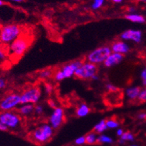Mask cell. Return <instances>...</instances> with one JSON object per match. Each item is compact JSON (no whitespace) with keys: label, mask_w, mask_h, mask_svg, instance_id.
Wrapping results in <instances>:
<instances>
[{"label":"cell","mask_w":146,"mask_h":146,"mask_svg":"<svg viewBox=\"0 0 146 146\" xmlns=\"http://www.w3.org/2000/svg\"><path fill=\"white\" fill-rule=\"evenodd\" d=\"M32 44V37L23 33L20 36L14 40L7 47L10 61H17L28 50Z\"/></svg>","instance_id":"obj_1"},{"label":"cell","mask_w":146,"mask_h":146,"mask_svg":"<svg viewBox=\"0 0 146 146\" xmlns=\"http://www.w3.org/2000/svg\"><path fill=\"white\" fill-rule=\"evenodd\" d=\"M24 33L22 26L17 24H8L0 28V44L7 47Z\"/></svg>","instance_id":"obj_2"},{"label":"cell","mask_w":146,"mask_h":146,"mask_svg":"<svg viewBox=\"0 0 146 146\" xmlns=\"http://www.w3.org/2000/svg\"><path fill=\"white\" fill-rule=\"evenodd\" d=\"M54 135V128L48 123L38 126L31 133V139L36 143L43 144L51 139Z\"/></svg>","instance_id":"obj_3"},{"label":"cell","mask_w":146,"mask_h":146,"mask_svg":"<svg viewBox=\"0 0 146 146\" xmlns=\"http://www.w3.org/2000/svg\"><path fill=\"white\" fill-rule=\"evenodd\" d=\"M112 53L111 47L108 45H103L93 50L86 56L85 60L94 65L103 64L104 62L110 54Z\"/></svg>","instance_id":"obj_4"},{"label":"cell","mask_w":146,"mask_h":146,"mask_svg":"<svg viewBox=\"0 0 146 146\" xmlns=\"http://www.w3.org/2000/svg\"><path fill=\"white\" fill-rule=\"evenodd\" d=\"M0 122L5 125L7 129L15 130L19 128L22 124V118L18 112L14 111H1Z\"/></svg>","instance_id":"obj_5"},{"label":"cell","mask_w":146,"mask_h":146,"mask_svg":"<svg viewBox=\"0 0 146 146\" xmlns=\"http://www.w3.org/2000/svg\"><path fill=\"white\" fill-rule=\"evenodd\" d=\"M21 104L36 105L42 97V90L38 86H33L25 89L20 94Z\"/></svg>","instance_id":"obj_6"},{"label":"cell","mask_w":146,"mask_h":146,"mask_svg":"<svg viewBox=\"0 0 146 146\" xmlns=\"http://www.w3.org/2000/svg\"><path fill=\"white\" fill-rule=\"evenodd\" d=\"M21 105V96L17 93H10L0 102V111H11L15 110Z\"/></svg>","instance_id":"obj_7"},{"label":"cell","mask_w":146,"mask_h":146,"mask_svg":"<svg viewBox=\"0 0 146 146\" xmlns=\"http://www.w3.org/2000/svg\"><path fill=\"white\" fill-rule=\"evenodd\" d=\"M97 72V66L94 64L84 61L77 69H76L74 76L82 80H91L94 75Z\"/></svg>","instance_id":"obj_8"},{"label":"cell","mask_w":146,"mask_h":146,"mask_svg":"<svg viewBox=\"0 0 146 146\" xmlns=\"http://www.w3.org/2000/svg\"><path fill=\"white\" fill-rule=\"evenodd\" d=\"M65 119V112L62 108L56 107L52 111L50 115L48 124L54 129L59 128L64 122Z\"/></svg>","instance_id":"obj_9"},{"label":"cell","mask_w":146,"mask_h":146,"mask_svg":"<svg viewBox=\"0 0 146 146\" xmlns=\"http://www.w3.org/2000/svg\"><path fill=\"white\" fill-rule=\"evenodd\" d=\"M120 39L122 41H131L138 44L141 42L143 39V33L139 30H127L121 33Z\"/></svg>","instance_id":"obj_10"},{"label":"cell","mask_w":146,"mask_h":146,"mask_svg":"<svg viewBox=\"0 0 146 146\" xmlns=\"http://www.w3.org/2000/svg\"><path fill=\"white\" fill-rule=\"evenodd\" d=\"M82 62L83 61H82V60H76V61H74L72 62L68 63L66 65H63L60 70L62 72L65 79L74 76L76 69L82 65Z\"/></svg>","instance_id":"obj_11"},{"label":"cell","mask_w":146,"mask_h":146,"mask_svg":"<svg viewBox=\"0 0 146 146\" xmlns=\"http://www.w3.org/2000/svg\"><path fill=\"white\" fill-rule=\"evenodd\" d=\"M110 47H111V51L113 53L122 54V55L127 54L131 50L129 45L125 41L122 40L115 41Z\"/></svg>","instance_id":"obj_12"},{"label":"cell","mask_w":146,"mask_h":146,"mask_svg":"<svg viewBox=\"0 0 146 146\" xmlns=\"http://www.w3.org/2000/svg\"><path fill=\"white\" fill-rule=\"evenodd\" d=\"M123 59H124V55L116 54V53L112 52L108 56L107 59H106V61L104 62L103 65L106 68H112V67L119 65V63L122 62Z\"/></svg>","instance_id":"obj_13"},{"label":"cell","mask_w":146,"mask_h":146,"mask_svg":"<svg viewBox=\"0 0 146 146\" xmlns=\"http://www.w3.org/2000/svg\"><path fill=\"white\" fill-rule=\"evenodd\" d=\"M141 91V88L139 86H131L126 88L125 94V96L127 97L129 101H136L138 99L139 93Z\"/></svg>","instance_id":"obj_14"},{"label":"cell","mask_w":146,"mask_h":146,"mask_svg":"<svg viewBox=\"0 0 146 146\" xmlns=\"http://www.w3.org/2000/svg\"><path fill=\"white\" fill-rule=\"evenodd\" d=\"M18 113L22 117H28L34 113V105L21 104L18 108Z\"/></svg>","instance_id":"obj_15"},{"label":"cell","mask_w":146,"mask_h":146,"mask_svg":"<svg viewBox=\"0 0 146 146\" xmlns=\"http://www.w3.org/2000/svg\"><path fill=\"white\" fill-rule=\"evenodd\" d=\"M90 108L88 106L87 104L85 103H81L79 105L76 110V115L78 117L82 118V117H87L88 115L90 113Z\"/></svg>","instance_id":"obj_16"},{"label":"cell","mask_w":146,"mask_h":146,"mask_svg":"<svg viewBox=\"0 0 146 146\" xmlns=\"http://www.w3.org/2000/svg\"><path fill=\"white\" fill-rule=\"evenodd\" d=\"M9 61L10 59L7 54V47L2 46L0 44V66L5 65Z\"/></svg>","instance_id":"obj_17"},{"label":"cell","mask_w":146,"mask_h":146,"mask_svg":"<svg viewBox=\"0 0 146 146\" xmlns=\"http://www.w3.org/2000/svg\"><path fill=\"white\" fill-rule=\"evenodd\" d=\"M125 18L129 20L130 22H134V23H143L145 22V19L142 15L137 14V13H129L126 15Z\"/></svg>","instance_id":"obj_18"},{"label":"cell","mask_w":146,"mask_h":146,"mask_svg":"<svg viewBox=\"0 0 146 146\" xmlns=\"http://www.w3.org/2000/svg\"><path fill=\"white\" fill-rule=\"evenodd\" d=\"M108 129L107 125H106V122L105 119H102L100 120L98 123H96L95 125L94 128V131L95 133H100L102 134L103 132H105L106 130Z\"/></svg>","instance_id":"obj_19"},{"label":"cell","mask_w":146,"mask_h":146,"mask_svg":"<svg viewBox=\"0 0 146 146\" xmlns=\"http://www.w3.org/2000/svg\"><path fill=\"white\" fill-rule=\"evenodd\" d=\"M98 136L95 132H91L85 136V143L88 145H94L97 143Z\"/></svg>","instance_id":"obj_20"},{"label":"cell","mask_w":146,"mask_h":146,"mask_svg":"<svg viewBox=\"0 0 146 146\" xmlns=\"http://www.w3.org/2000/svg\"><path fill=\"white\" fill-rule=\"evenodd\" d=\"M134 140V136L133 133L131 132H124L123 134L120 137V139H119V143L121 144H124L125 142L129 141V142H133Z\"/></svg>","instance_id":"obj_21"},{"label":"cell","mask_w":146,"mask_h":146,"mask_svg":"<svg viewBox=\"0 0 146 146\" xmlns=\"http://www.w3.org/2000/svg\"><path fill=\"white\" fill-rule=\"evenodd\" d=\"M54 74L51 69H44L39 73V77L42 80H48Z\"/></svg>","instance_id":"obj_22"},{"label":"cell","mask_w":146,"mask_h":146,"mask_svg":"<svg viewBox=\"0 0 146 146\" xmlns=\"http://www.w3.org/2000/svg\"><path fill=\"white\" fill-rule=\"evenodd\" d=\"M97 143L102 144H111L113 143V139L106 134H100L97 139Z\"/></svg>","instance_id":"obj_23"},{"label":"cell","mask_w":146,"mask_h":146,"mask_svg":"<svg viewBox=\"0 0 146 146\" xmlns=\"http://www.w3.org/2000/svg\"><path fill=\"white\" fill-rule=\"evenodd\" d=\"M106 125L107 128L109 129H115V128H118L119 127V123L117 120L113 119H109L106 120Z\"/></svg>","instance_id":"obj_24"},{"label":"cell","mask_w":146,"mask_h":146,"mask_svg":"<svg viewBox=\"0 0 146 146\" xmlns=\"http://www.w3.org/2000/svg\"><path fill=\"white\" fill-rule=\"evenodd\" d=\"M137 101L141 102V103L146 102V87H143V88H141Z\"/></svg>","instance_id":"obj_25"},{"label":"cell","mask_w":146,"mask_h":146,"mask_svg":"<svg viewBox=\"0 0 146 146\" xmlns=\"http://www.w3.org/2000/svg\"><path fill=\"white\" fill-rule=\"evenodd\" d=\"M54 80H55V81L56 82H62V80H64L65 79V76H64V75H63L62 72L60 69L56 70V71L54 73Z\"/></svg>","instance_id":"obj_26"},{"label":"cell","mask_w":146,"mask_h":146,"mask_svg":"<svg viewBox=\"0 0 146 146\" xmlns=\"http://www.w3.org/2000/svg\"><path fill=\"white\" fill-rule=\"evenodd\" d=\"M104 2H105V0H94L92 5H91L92 9L94 10L99 9V8H100V7L103 5Z\"/></svg>","instance_id":"obj_27"},{"label":"cell","mask_w":146,"mask_h":146,"mask_svg":"<svg viewBox=\"0 0 146 146\" xmlns=\"http://www.w3.org/2000/svg\"><path fill=\"white\" fill-rule=\"evenodd\" d=\"M44 112V107L41 104H37L36 106H34V113L38 116L42 115Z\"/></svg>","instance_id":"obj_28"},{"label":"cell","mask_w":146,"mask_h":146,"mask_svg":"<svg viewBox=\"0 0 146 146\" xmlns=\"http://www.w3.org/2000/svg\"><path fill=\"white\" fill-rule=\"evenodd\" d=\"M140 79L143 87H146V67H145L140 72Z\"/></svg>","instance_id":"obj_29"},{"label":"cell","mask_w":146,"mask_h":146,"mask_svg":"<svg viewBox=\"0 0 146 146\" xmlns=\"http://www.w3.org/2000/svg\"><path fill=\"white\" fill-rule=\"evenodd\" d=\"M106 89L108 91H109V92H116V91H118V88L115 85L110 83V82H108V83L106 85Z\"/></svg>","instance_id":"obj_30"},{"label":"cell","mask_w":146,"mask_h":146,"mask_svg":"<svg viewBox=\"0 0 146 146\" xmlns=\"http://www.w3.org/2000/svg\"><path fill=\"white\" fill-rule=\"evenodd\" d=\"M44 91L47 94H50L53 91V85L50 83H45L44 86Z\"/></svg>","instance_id":"obj_31"},{"label":"cell","mask_w":146,"mask_h":146,"mask_svg":"<svg viewBox=\"0 0 146 146\" xmlns=\"http://www.w3.org/2000/svg\"><path fill=\"white\" fill-rule=\"evenodd\" d=\"M74 143L77 145H82L85 144L86 143H85V136H82V137H78V138L75 139Z\"/></svg>","instance_id":"obj_32"},{"label":"cell","mask_w":146,"mask_h":146,"mask_svg":"<svg viewBox=\"0 0 146 146\" xmlns=\"http://www.w3.org/2000/svg\"><path fill=\"white\" fill-rule=\"evenodd\" d=\"M7 82H6L5 79L2 76H0V90H2L6 87Z\"/></svg>","instance_id":"obj_33"},{"label":"cell","mask_w":146,"mask_h":146,"mask_svg":"<svg viewBox=\"0 0 146 146\" xmlns=\"http://www.w3.org/2000/svg\"><path fill=\"white\" fill-rule=\"evenodd\" d=\"M137 118L140 119V120H145L146 119V113H140L138 114Z\"/></svg>","instance_id":"obj_34"},{"label":"cell","mask_w":146,"mask_h":146,"mask_svg":"<svg viewBox=\"0 0 146 146\" xmlns=\"http://www.w3.org/2000/svg\"><path fill=\"white\" fill-rule=\"evenodd\" d=\"M123 133H124V131H123V129H122V128H117V135L118 136V137H120L123 134Z\"/></svg>","instance_id":"obj_35"},{"label":"cell","mask_w":146,"mask_h":146,"mask_svg":"<svg viewBox=\"0 0 146 146\" xmlns=\"http://www.w3.org/2000/svg\"><path fill=\"white\" fill-rule=\"evenodd\" d=\"M48 104H49V106H50V108H52L53 109L56 108V103L53 101V100H50L49 102H48Z\"/></svg>","instance_id":"obj_36"},{"label":"cell","mask_w":146,"mask_h":146,"mask_svg":"<svg viewBox=\"0 0 146 146\" xmlns=\"http://www.w3.org/2000/svg\"><path fill=\"white\" fill-rule=\"evenodd\" d=\"M7 130V128L5 125H4L2 122H0V131H6Z\"/></svg>","instance_id":"obj_37"},{"label":"cell","mask_w":146,"mask_h":146,"mask_svg":"<svg viewBox=\"0 0 146 146\" xmlns=\"http://www.w3.org/2000/svg\"><path fill=\"white\" fill-rule=\"evenodd\" d=\"M91 80H94V81H96V80H99L98 74H95V75H94V76H93V77L91 78Z\"/></svg>","instance_id":"obj_38"},{"label":"cell","mask_w":146,"mask_h":146,"mask_svg":"<svg viewBox=\"0 0 146 146\" xmlns=\"http://www.w3.org/2000/svg\"><path fill=\"white\" fill-rule=\"evenodd\" d=\"M128 11L130 12V13H134V12H135V8H134V7H129Z\"/></svg>","instance_id":"obj_39"},{"label":"cell","mask_w":146,"mask_h":146,"mask_svg":"<svg viewBox=\"0 0 146 146\" xmlns=\"http://www.w3.org/2000/svg\"><path fill=\"white\" fill-rule=\"evenodd\" d=\"M111 1L115 3H121L122 2V0H111Z\"/></svg>","instance_id":"obj_40"},{"label":"cell","mask_w":146,"mask_h":146,"mask_svg":"<svg viewBox=\"0 0 146 146\" xmlns=\"http://www.w3.org/2000/svg\"><path fill=\"white\" fill-rule=\"evenodd\" d=\"M7 1H11V2H21L23 0H7Z\"/></svg>","instance_id":"obj_41"},{"label":"cell","mask_w":146,"mask_h":146,"mask_svg":"<svg viewBox=\"0 0 146 146\" xmlns=\"http://www.w3.org/2000/svg\"><path fill=\"white\" fill-rule=\"evenodd\" d=\"M3 4H4L3 1H2V0H0V6L3 5Z\"/></svg>","instance_id":"obj_42"},{"label":"cell","mask_w":146,"mask_h":146,"mask_svg":"<svg viewBox=\"0 0 146 146\" xmlns=\"http://www.w3.org/2000/svg\"><path fill=\"white\" fill-rule=\"evenodd\" d=\"M130 146H138V145H130Z\"/></svg>","instance_id":"obj_43"}]
</instances>
